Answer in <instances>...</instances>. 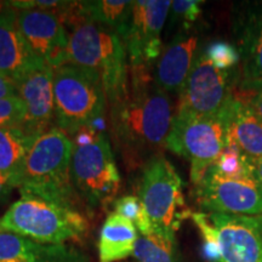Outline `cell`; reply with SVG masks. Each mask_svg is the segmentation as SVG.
Here are the masks:
<instances>
[{
	"mask_svg": "<svg viewBox=\"0 0 262 262\" xmlns=\"http://www.w3.org/2000/svg\"><path fill=\"white\" fill-rule=\"evenodd\" d=\"M169 96L152 80L131 84L129 95L111 107V126L131 156L165 145L172 125Z\"/></svg>",
	"mask_w": 262,
	"mask_h": 262,
	"instance_id": "cell-1",
	"label": "cell"
},
{
	"mask_svg": "<svg viewBox=\"0 0 262 262\" xmlns=\"http://www.w3.org/2000/svg\"><path fill=\"white\" fill-rule=\"evenodd\" d=\"M68 63L100 77L110 108L129 95L126 48L113 29L85 18L71 26Z\"/></svg>",
	"mask_w": 262,
	"mask_h": 262,
	"instance_id": "cell-2",
	"label": "cell"
},
{
	"mask_svg": "<svg viewBox=\"0 0 262 262\" xmlns=\"http://www.w3.org/2000/svg\"><path fill=\"white\" fill-rule=\"evenodd\" d=\"M72 153L73 142L58 127L52 126L38 136L16 180L21 196H35L75 208L71 178Z\"/></svg>",
	"mask_w": 262,
	"mask_h": 262,
	"instance_id": "cell-3",
	"label": "cell"
},
{
	"mask_svg": "<svg viewBox=\"0 0 262 262\" xmlns=\"http://www.w3.org/2000/svg\"><path fill=\"white\" fill-rule=\"evenodd\" d=\"M52 89L58 129L68 136L86 127L96 130L108 104L97 74L67 63L54 70Z\"/></svg>",
	"mask_w": 262,
	"mask_h": 262,
	"instance_id": "cell-4",
	"label": "cell"
},
{
	"mask_svg": "<svg viewBox=\"0 0 262 262\" xmlns=\"http://www.w3.org/2000/svg\"><path fill=\"white\" fill-rule=\"evenodd\" d=\"M0 228L40 244H62L79 238L88 221L73 206L22 195L0 220Z\"/></svg>",
	"mask_w": 262,
	"mask_h": 262,
	"instance_id": "cell-5",
	"label": "cell"
},
{
	"mask_svg": "<svg viewBox=\"0 0 262 262\" xmlns=\"http://www.w3.org/2000/svg\"><path fill=\"white\" fill-rule=\"evenodd\" d=\"M228 101L217 113L194 116L176 113L165 147L191 163V181L196 185L220 158L228 135Z\"/></svg>",
	"mask_w": 262,
	"mask_h": 262,
	"instance_id": "cell-6",
	"label": "cell"
},
{
	"mask_svg": "<svg viewBox=\"0 0 262 262\" xmlns=\"http://www.w3.org/2000/svg\"><path fill=\"white\" fill-rule=\"evenodd\" d=\"M182 188L179 172L165 157L156 156L147 162L141 176L139 198L153 231L175 235L182 221L192 216Z\"/></svg>",
	"mask_w": 262,
	"mask_h": 262,
	"instance_id": "cell-7",
	"label": "cell"
},
{
	"mask_svg": "<svg viewBox=\"0 0 262 262\" xmlns=\"http://www.w3.org/2000/svg\"><path fill=\"white\" fill-rule=\"evenodd\" d=\"M73 186L91 206L106 204L116 196L120 175L106 133L89 145L73 146L71 162Z\"/></svg>",
	"mask_w": 262,
	"mask_h": 262,
	"instance_id": "cell-8",
	"label": "cell"
},
{
	"mask_svg": "<svg viewBox=\"0 0 262 262\" xmlns=\"http://www.w3.org/2000/svg\"><path fill=\"white\" fill-rule=\"evenodd\" d=\"M194 187L196 203L210 214L262 215V188L256 172L228 176L211 166Z\"/></svg>",
	"mask_w": 262,
	"mask_h": 262,
	"instance_id": "cell-9",
	"label": "cell"
},
{
	"mask_svg": "<svg viewBox=\"0 0 262 262\" xmlns=\"http://www.w3.org/2000/svg\"><path fill=\"white\" fill-rule=\"evenodd\" d=\"M231 71L219 70L205 52L195 55L189 74L180 91L176 113L210 116L217 113L233 95L229 85Z\"/></svg>",
	"mask_w": 262,
	"mask_h": 262,
	"instance_id": "cell-10",
	"label": "cell"
},
{
	"mask_svg": "<svg viewBox=\"0 0 262 262\" xmlns=\"http://www.w3.org/2000/svg\"><path fill=\"white\" fill-rule=\"evenodd\" d=\"M169 0H137L124 38L130 67L147 66L162 52L160 33L168 17Z\"/></svg>",
	"mask_w": 262,
	"mask_h": 262,
	"instance_id": "cell-11",
	"label": "cell"
},
{
	"mask_svg": "<svg viewBox=\"0 0 262 262\" xmlns=\"http://www.w3.org/2000/svg\"><path fill=\"white\" fill-rule=\"evenodd\" d=\"M17 25L32 50L52 70L68 63L70 35L56 10H18Z\"/></svg>",
	"mask_w": 262,
	"mask_h": 262,
	"instance_id": "cell-12",
	"label": "cell"
},
{
	"mask_svg": "<svg viewBox=\"0 0 262 262\" xmlns=\"http://www.w3.org/2000/svg\"><path fill=\"white\" fill-rule=\"evenodd\" d=\"M208 215L217 234L220 262H262V215Z\"/></svg>",
	"mask_w": 262,
	"mask_h": 262,
	"instance_id": "cell-13",
	"label": "cell"
},
{
	"mask_svg": "<svg viewBox=\"0 0 262 262\" xmlns=\"http://www.w3.org/2000/svg\"><path fill=\"white\" fill-rule=\"evenodd\" d=\"M232 29L241 57L239 80L262 79V0L234 4Z\"/></svg>",
	"mask_w": 262,
	"mask_h": 262,
	"instance_id": "cell-14",
	"label": "cell"
},
{
	"mask_svg": "<svg viewBox=\"0 0 262 262\" xmlns=\"http://www.w3.org/2000/svg\"><path fill=\"white\" fill-rule=\"evenodd\" d=\"M54 70L44 66L25 75L16 83V94L24 101L26 118L22 127L38 137L51 129L55 119L54 89H52Z\"/></svg>",
	"mask_w": 262,
	"mask_h": 262,
	"instance_id": "cell-15",
	"label": "cell"
},
{
	"mask_svg": "<svg viewBox=\"0 0 262 262\" xmlns=\"http://www.w3.org/2000/svg\"><path fill=\"white\" fill-rule=\"evenodd\" d=\"M17 14L9 3L0 14V75L15 84L31 72L48 66L35 55L19 31Z\"/></svg>",
	"mask_w": 262,
	"mask_h": 262,
	"instance_id": "cell-16",
	"label": "cell"
},
{
	"mask_svg": "<svg viewBox=\"0 0 262 262\" xmlns=\"http://www.w3.org/2000/svg\"><path fill=\"white\" fill-rule=\"evenodd\" d=\"M196 47L198 38L194 35H178L163 51L155 77L160 89L165 93L181 91L194 61Z\"/></svg>",
	"mask_w": 262,
	"mask_h": 262,
	"instance_id": "cell-17",
	"label": "cell"
},
{
	"mask_svg": "<svg viewBox=\"0 0 262 262\" xmlns=\"http://www.w3.org/2000/svg\"><path fill=\"white\" fill-rule=\"evenodd\" d=\"M231 142L255 160L262 158V120L233 93L228 101V135Z\"/></svg>",
	"mask_w": 262,
	"mask_h": 262,
	"instance_id": "cell-18",
	"label": "cell"
},
{
	"mask_svg": "<svg viewBox=\"0 0 262 262\" xmlns=\"http://www.w3.org/2000/svg\"><path fill=\"white\" fill-rule=\"evenodd\" d=\"M137 228L124 216L112 212L107 216L98 241L100 262H117L134 255Z\"/></svg>",
	"mask_w": 262,
	"mask_h": 262,
	"instance_id": "cell-19",
	"label": "cell"
},
{
	"mask_svg": "<svg viewBox=\"0 0 262 262\" xmlns=\"http://www.w3.org/2000/svg\"><path fill=\"white\" fill-rule=\"evenodd\" d=\"M37 137L22 126L0 127V171L17 180L26 157Z\"/></svg>",
	"mask_w": 262,
	"mask_h": 262,
	"instance_id": "cell-20",
	"label": "cell"
},
{
	"mask_svg": "<svg viewBox=\"0 0 262 262\" xmlns=\"http://www.w3.org/2000/svg\"><path fill=\"white\" fill-rule=\"evenodd\" d=\"M85 17L116 31L125 38L133 14L134 2L130 0H94L80 2Z\"/></svg>",
	"mask_w": 262,
	"mask_h": 262,
	"instance_id": "cell-21",
	"label": "cell"
},
{
	"mask_svg": "<svg viewBox=\"0 0 262 262\" xmlns=\"http://www.w3.org/2000/svg\"><path fill=\"white\" fill-rule=\"evenodd\" d=\"M134 257L137 262H178L175 235L153 231L137 238Z\"/></svg>",
	"mask_w": 262,
	"mask_h": 262,
	"instance_id": "cell-22",
	"label": "cell"
},
{
	"mask_svg": "<svg viewBox=\"0 0 262 262\" xmlns=\"http://www.w3.org/2000/svg\"><path fill=\"white\" fill-rule=\"evenodd\" d=\"M35 242L0 228V262H32Z\"/></svg>",
	"mask_w": 262,
	"mask_h": 262,
	"instance_id": "cell-23",
	"label": "cell"
},
{
	"mask_svg": "<svg viewBox=\"0 0 262 262\" xmlns=\"http://www.w3.org/2000/svg\"><path fill=\"white\" fill-rule=\"evenodd\" d=\"M114 210H116L114 212L133 222L137 231H140L141 235H147L153 232L148 214L139 196L125 195L117 199L114 202Z\"/></svg>",
	"mask_w": 262,
	"mask_h": 262,
	"instance_id": "cell-24",
	"label": "cell"
},
{
	"mask_svg": "<svg viewBox=\"0 0 262 262\" xmlns=\"http://www.w3.org/2000/svg\"><path fill=\"white\" fill-rule=\"evenodd\" d=\"M32 262H88V258L71 245L37 243Z\"/></svg>",
	"mask_w": 262,
	"mask_h": 262,
	"instance_id": "cell-25",
	"label": "cell"
},
{
	"mask_svg": "<svg viewBox=\"0 0 262 262\" xmlns=\"http://www.w3.org/2000/svg\"><path fill=\"white\" fill-rule=\"evenodd\" d=\"M192 219L203 235V257L209 262H220L221 253L217 234L209 219V215L204 212H194L192 214Z\"/></svg>",
	"mask_w": 262,
	"mask_h": 262,
	"instance_id": "cell-26",
	"label": "cell"
},
{
	"mask_svg": "<svg viewBox=\"0 0 262 262\" xmlns=\"http://www.w3.org/2000/svg\"><path fill=\"white\" fill-rule=\"evenodd\" d=\"M211 63L222 71H232L241 63L237 48L226 41H214L204 50Z\"/></svg>",
	"mask_w": 262,
	"mask_h": 262,
	"instance_id": "cell-27",
	"label": "cell"
},
{
	"mask_svg": "<svg viewBox=\"0 0 262 262\" xmlns=\"http://www.w3.org/2000/svg\"><path fill=\"white\" fill-rule=\"evenodd\" d=\"M26 118V107L18 95L0 100V127L22 126Z\"/></svg>",
	"mask_w": 262,
	"mask_h": 262,
	"instance_id": "cell-28",
	"label": "cell"
},
{
	"mask_svg": "<svg viewBox=\"0 0 262 262\" xmlns=\"http://www.w3.org/2000/svg\"><path fill=\"white\" fill-rule=\"evenodd\" d=\"M201 0H175L171 3L172 22L180 21L182 25L188 26L193 24L202 14Z\"/></svg>",
	"mask_w": 262,
	"mask_h": 262,
	"instance_id": "cell-29",
	"label": "cell"
},
{
	"mask_svg": "<svg viewBox=\"0 0 262 262\" xmlns=\"http://www.w3.org/2000/svg\"><path fill=\"white\" fill-rule=\"evenodd\" d=\"M235 95L253 108L262 120V79L239 80V93Z\"/></svg>",
	"mask_w": 262,
	"mask_h": 262,
	"instance_id": "cell-30",
	"label": "cell"
},
{
	"mask_svg": "<svg viewBox=\"0 0 262 262\" xmlns=\"http://www.w3.org/2000/svg\"><path fill=\"white\" fill-rule=\"evenodd\" d=\"M14 187H16V186L12 176L0 171V203L8 201L10 193H11Z\"/></svg>",
	"mask_w": 262,
	"mask_h": 262,
	"instance_id": "cell-31",
	"label": "cell"
},
{
	"mask_svg": "<svg viewBox=\"0 0 262 262\" xmlns=\"http://www.w3.org/2000/svg\"><path fill=\"white\" fill-rule=\"evenodd\" d=\"M15 95H17L16 94L15 81L4 77V75H0V100L15 96Z\"/></svg>",
	"mask_w": 262,
	"mask_h": 262,
	"instance_id": "cell-32",
	"label": "cell"
},
{
	"mask_svg": "<svg viewBox=\"0 0 262 262\" xmlns=\"http://www.w3.org/2000/svg\"><path fill=\"white\" fill-rule=\"evenodd\" d=\"M256 175H257L258 182H260V186L262 188V158L256 160Z\"/></svg>",
	"mask_w": 262,
	"mask_h": 262,
	"instance_id": "cell-33",
	"label": "cell"
},
{
	"mask_svg": "<svg viewBox=\"0 0 262 262\" xmlns=\"http://www.w3.org/2000/svg\"><path fill=\"white\" fill-rule=\"evenodd\" d=\"M5 5H6V3H4V2H0V14H2L3 10H4Z\"/></svg>",
	"mask_w": 262,
	"mask_h": 262,
	"instance_id": "cell-34",
	"label": "cell"
}]
</instances>
